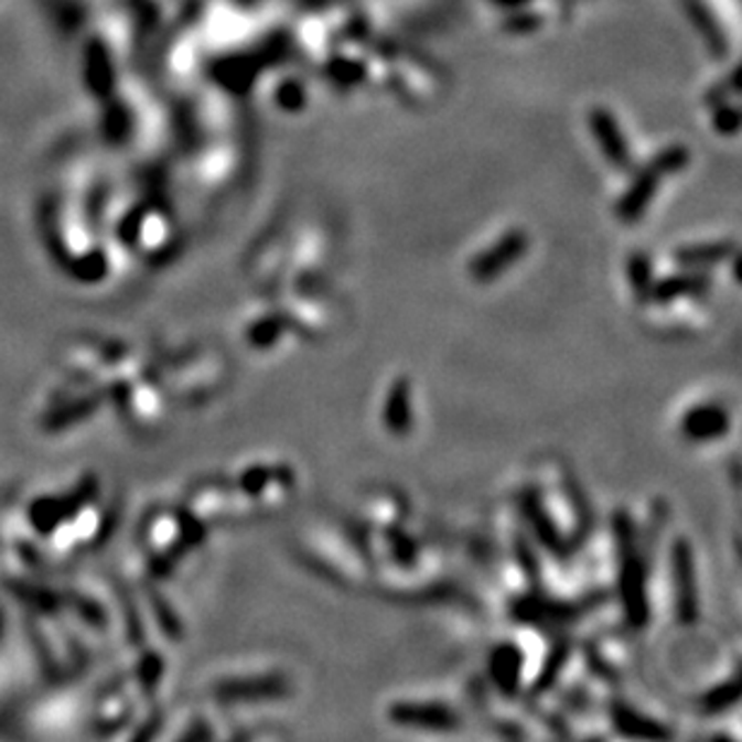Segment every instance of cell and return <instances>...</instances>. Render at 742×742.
<instances>
[{"mask_svg":"<svg viewBox=\"0 0 742 742\" xmlns=\"http://www.w3.org/2000/svg\"><path fill=\"white\" fill-rule=\"evenodd\" d=\"M615 536L620 548V596L623 609L634 627H642L649 620V599H646V564L634 548V526L630 517L617 515Z\"/></svg>","mask_w":742,"mask_h":742,"instance_id":"obj_1","label":"cell"},{"mask_svg":"<svg viewBox=\"0 0 742 742\" xmlns=\"http://www.w3.org/2000/svg\"><path fill=\"white\" fill-rule=\"evenodd\" d=\"M389 721L404 728H416V731H433V733H450L462 725L459 713L444 705H433V701H397L389 709Z\"/></svg>","mask_w":742,"mask_h":742,"instance_id":"obj_2","label":"cell"},{"mask_svg":"<svg viewBox=\"0 0 742 742\" xmlns=\"http://www.w3.org/2000/svg\"><path fill=\"white\" fill-rule=\"evenodd\" d=\"M673 584H676V613L680 623H695L699 615L697 574L692 546L685 538L673 544Z\"/></svg>","mask_w":742,"mask_h":742,"instance_id":"obj_3","label":"cell"},{"mask_svg":"<svg viewBox=\"0 0 742 742\" xmlns=\"http://www.w3.org/2000/svg\"><path fill=\"white\" fill-rule=\"evenodd\" d=\"M731 430V413L721 404H697L682 416L680 433L692 442H711Z\"/></svg>","mask_w":742,"mask_h":742,"instance_id":"obj_4","label":"cell"},{"mask_svg":"<svg viewBox=\"0 0 742 742\" xmlns=\"http://www.w3.org/2000/svg\"><path fill=\"white\" fill-rule=\"evenodd\" d=\"M611 721H613L615 731L625 738H637V740L670 738V731L664 723L649 719L646 713L632 709L630 705H623V701H613L611 705Z\"/></svg>","mask_w":742,"mask_h":742,"instance_id":"obj_5","label":"cell"},{"mask_svg":"<svg viewBox=\"0 0 742 742\" xmlns=\"http://www.w3.org/2000/svg\"><path fill=\"white\" fill-rule=\"evenodd\" d=\"M524 248H526V238L521 234H509L507 238L497 243L495 248L485 250L481 258L471 265V275H474L478 281H488L497 275H503L507 267H512L521 258Z\"/></svg>","mask_w":742,"mask_h":742,"instance_id":"obj_6","label":"cell"},{"mask_svg":"<svg viewBox=\"0 0 742 742\" xmlns=\"http://www.w3.org/2000/svg\"><path fill=\"white\" fill-rule=\"evenodd\" d=\"M526 658L517 644L505 642L491 654V676L505 695H515L524 676Z\"/></svg>","mask_w":742,"mask_h":742,"instance_id":"obj_7","label":"cell"},{"mask_svg":"<svg viewBox=\"0 0 742 742\" xmlns=\"http://www.w3.org/2000/svg\"><path fill=\"white\" fill-rule=\"evenodd\" d=\"M709 291V277L699 272H682L676 277H668L658 284L652 287L654 303H678V301H692L699 299L701 293Z\"/></svg>","mask_w":742,"mask_h":742,"instance_id":"obj_8","label":"cell"},{"mask_svg":"<svg viewBox=\"0 0 742 742\" xmlns=\"http://www.w3.org/2000/svg\"><path fill=\"white\" fill-rule=\"evenodd\" d=\"M385 426L392 435H407L411 428V389L409 383L399 377L392 383L385 401Z\"/></svg>","mask_w":742,"mask_h":742,"instance_id":"obj_9","label":"cell"},{"mask_svg":"<svg viewBox=\"0 0 742 742\" xmlns=\"http://www.w3.org/2000/svg\"><path fill=\"white\" fill-rule=\"evenodd\" d=\"M738 699H740V685L738 678H731L717 687H711V690L699 699V709L707 713H723L735 707Z\"/></svg>","mask_w":742,"mask_h":742,"instance_id":"obj_10","label":"cell"},{"mask_svg":"<svg viewBox=\"0 0 742 742\" xmlns=\"http://www.w3.org/2000/svg\"><path fill=\"white\" fill-rule=\"evenodd\" d=\"M728 255V246H719V243H713V246H705V248H687L678 252V260L685 267H705V265H717L719 260H723Z\"/></svg>","mask_w":742,"mask_h":742,"instance_id":"obj_11","label":"cell"},{"mask_svg":"<svg viewBox=\"0 0 742 742\" xmlns=\"http://www.w3.org/2000/svg\"><path fill=\"white\" fill-rule=\"evenodd\" d=\"M630 277H632V287H634V293L639 295V303H644V299H649L652 295V287H654V281H652V269H649V260H644V258H634L630 262Z\"/></svg>","mask_w":742,"mask_h":742,"instance_id":"obj_12","label":"cell"},{"mask_svg":"<svg viewBox=\"0 0 742 742\" xmlns=\"http://www.w3.org/2000/svg\"><path fill=\"white\" fill-rule=\"evenodd\" d=\"M289 322L284 318H269L265 322H260L258 330L252 332V342L258 344V346H269V344H275L277 342V336L287 330Z\"/></svg>","mask_w":742,"mask_h":742,"instance_id":"obj_13","label":"cell"}]
</instances>
